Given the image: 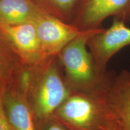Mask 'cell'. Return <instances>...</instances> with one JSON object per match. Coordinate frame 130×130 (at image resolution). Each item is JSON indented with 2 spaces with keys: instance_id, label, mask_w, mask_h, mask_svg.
Returning a JSON list of instances; mask_svg holds the SVG:
<instances>
[{
  "instance_id": "obj_1",
  "label": "cell",
  "mask_w": 130,
  "mask_h": 130,
  "mask_svg": "<svg viewBox=\"0 0 130 130\" xmlns=\"http://www.w3.org/2000/svg\"><path fill=\"white\" fill-rule=\"evenodd\" d=\"M102 29L81 30L57 56L66 83L72 91H107L116 75L100 69L87 46L91 37Z\"/></svg>"
},
{
  "instance_id": "obj_2",
  "label": "cell",
  "mask_w": 130,
  "mask_h": 130,
  "mask_svg": "<svg viewBox=\"0 0 130 130\" xmlns=\"http://www.w3.org/2000/svg\"><path fill=\"white\" fill-rule=\"evenodd\" d=\"M61 66L57 56L32 66V79L27 97L36 121L52 118L72 93L61 72Z\"/></svg>"
},
{
  "instance_id": "obj_3",
  "label": "cell",
  "mask_w": 130,
  "mask_h": 130,
  "mask_svg": "<svg viewBox=\"0 0 130 130\" xmlns=\"http://www.w3.org/2000/svg\"><path fill=\"white\" fill-rule=\"evenodd\" d=\"M107 91H72L52 118L69 130H107L116 119L107 102Z\"/></svg>"
},
{
  "instance_id": "obj_4",
  "label": "cell",
  "mask_w": 130,
  "mask_h": 130,
  "mask_svg": "<svg viewBox=\"0 0 130 130\" xmlns=\"http://www.w3.org/2000/svg\"><path fill=\"white\" fill-rule=\"evenodd\" d=\"M76 10L72 24L80 30L100 28L110 16L130 21V0H81Z\"/></svg>"
},
{
  "instance_id": "obj_5",
  "label": "cell",
  "mask_w": 130,
  "mask_h": 130,
  "mask_svg": "<svg viewBox=\"0 0 130 130\" xmlns=\"http://www.w3.org/2000/svg\"><path fill=\"white\" fill-rule=\"evenodd\" d=\"M45 59L57 57L61 50L80 33L74 24L43 12L34 21Z\"/></svg>"
},
{
  "instance_id": "obj_6",
  "label": "cell",
  "mask_w": 130,
  "mask_h": 130,
  "mask_svg": "<svg viewBox=\"0 0 130 130\" xmlns=\"http://www.w3.org/2000/svg\"><path fill=\"white\" fill-rule=\"evenodd\" d=\"M129 45L130 28L125 22L116 18L109 28L95 34L87 43L96 63L103 71H107L108 61L115 54Z\"/></svg>"
},
{
  "instance_id": "obj_7",
  "label": "cell",
  "mask_w": 130,
  "mask_h": 130,
  "mask_svg": "<svg viewBox=\"0 0 130 130\" xmlns=\"http://www.w3.org/2000/svg\"><path fill=\"white\" fill-rule=\"evenodd\" d=\"M6 36L24 65L34 66L45 60L34 22L16 25L0 24Z\"/></svg>"
},
{
  "instance_id": "obj_8",
  "label": "cell",
  "mask_w": 130,
  "mask_h": 130,
  "mask_svg": "<svg viewBox=\"0 0 130 130\" xmlns=\"http://www.w3.org/2000/svg\"><path fill=\"white\" fill-rule=\"evenodd\" d=\"M3 101L6 116L14 130H37L27 95L13 83L4 89Z\"/></svg>"
},
{
  "instance_id": "obj_9",
  "label": "cell",
  "mask_w": 130,
  "mask_h": 130,
  "mask_svg": "<svg viewBox=\"0 0 130 130\" xmlns=\"http://www.w3.org/2000/svg\"><path fill=\"white\" fill-rule=\"evenodd\" d=\"M107 100L122 130H130V71L123 69L115 75Z\"/></svg>"
},
{
  "instance_id": "obj_10",
  "label": "cell",
  "mask_w": 130,
  "mask_h": 130,
  "mask_svg": "<svg viewBox=\"0 0 130 130\" xmlns=\"http://www.w3.org/2000/svg\"><path fill=\"white\" fill-rule=\"evenodd\" d=\"M43 12L32 0H0V24L16 25L34 22Z\"/></svg>"
},
{
  "instance_id": "obj_11",
  "label": "cell",
  "mask_w": 130,
  "mask_h": 130,
  "mask_svg": "<svg viewBox=\"0 0 130 130\" xmlns=\"http://www.w3.org/2000/svg\"><path fill=\"white\" fill-rule=\"evenodd\" d=\"M23 66L9 40L0 30V87L6 88L9 86Z\"/></svg>"
},
{
  "instance_id": "obj_12",
  "label": "cell",
  "mask_w": 130,
  "mask_h": 130,
  "mask_svg": "<svg viewBox=\"0 0 130 130\" xmlns=\"http://www.w3.org/2000/svg\"><path fill=\"white\" fill-rule=\"evenodd\" d=\"M47 13L70 22L81 0H32Z\"/></svg>"
},
{
  "instance_id": "obj_13",
  "label": "cell",
  "mask_w": 130,
  "mask_h": 130,
  "mask_svg": "<svg viewBox=\"0 0 130 130\" xmlns=\"http://www.w3.org/2000/svg\"><path fill=\"white\" fill-rule=\"evenodd\" d=\"M36 122L37 130H69L53 118Z\"/></svg>"
},
{
  "instance_id": "obj_14",
  "label": "cell",
  "mask_w": 130,
  "mask_h": 130,
  "mask_svg": "<svg viewBox=\"0 0 130 130\" xmlns=\"http://www.w3.org/2000/svg\"><path fill=\"white\" fill-rule=\"evenodd\" d=\"M4 89L0 87V130H14L6 116L3 105V93Z\"/></svg>"
},
{
  "instance_id": "obj_15",
  "label": "cell",
  "mask_w": 130,
  "mask_h": 130,
  "mask_svg": "<svg viewBox=\"0 0 130 130\" xmlns=\"http://www.w3.org/2000/svg\"><path fill=\"white\" fill-rule=\"evenodd\" d=\"M107 130H122V128L119 122L116 119L110 123Z\"/></svg>"
}]
</instances>
